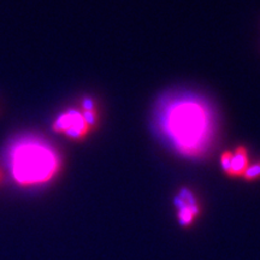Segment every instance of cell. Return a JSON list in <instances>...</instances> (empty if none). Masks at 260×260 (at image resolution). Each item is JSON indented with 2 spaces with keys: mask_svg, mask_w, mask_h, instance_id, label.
I'll return each instance as SVG.
<instances>
[{
  "mask_svg": "<svg viewBox=\"0 0 260 260\" xmlns=\"http://www.w3.org/2000/svg\"><path fill=\"white\" fill-rule=\"evenodd\" d=\"M174 206L177 211V219L181 226L189 228L201 212V206L189 188L182 187L174 197Z\"/></svg>",
  "mask_w": 260,
  "mask_h": 260,
  "instance_id": "277c9868",
  "label": "cell"
},
{
  "mask_svg": "<svg viewBox=\"0 0 260 260\" xmlns=\"http://www.w3.org/2000/svg\"><path fill=\"white\" fill-rule=\"evenodd\" d=\"M59 169V155L45 142L25 140L12 148V175L21 186H34L51 181Z\"/></svg>",
  "mask_w": 260,
  "mask_h": 260,
  "instance_id": "7a4b0ae2",
  "label": "cell"
},
{
  "mask_svg": "<svg viewBox=\"0 0 260 260\" xmlns=\"http://www.w3.org/2000/svg\"><path fill=\"white\" fill-rule=\"evenodd\" d=\"M249 158L248 151L245 146H237L235 151H233V159H232V169H230L229 177L237 178L242 177L247 168L249 167Z\"/></svg>",
  "mask_w": 260,
  "mask_h": 260,
  "instance_id": "5b68a950",
  "label": "cell"
},
{
  "mask_svg": "<svg viewBox=\"0 0 260 260\" xmlns=\"http://www.w3.org/2000/svg\"><path fill=\"white\" fill-rule=\"evenodd\" d=\"M232 159H233V152L232 151H224L220 154V168L226 176L230 175V169H232Z\"/></svg>",
  "mask_w": 260,
  "mask_h": 260,
  "instance_id": "52a82bcc",
  "label": "cell"
},
{
  "mask_svg": "<svg viewBox=\"0 0 260 260\" xmlns=\"http://www.w3.org/2000/svg\"><path fill=\"white\" fill-rule=\"evenodd\" d=\"M242 178L248 182L258 181L260 178V160L253 162V164H249V167L247 168Z\"/></svg>",
  "mask_w": 260,
  "mask_h": 260,
  "instance_id": "8992f818",
  "label": "cell"
},
{
  "mask_svg": "<svg viewBox=\"0 0 260 260\" xmlns=\"http://www.w3.org/2000/svg\"><path fill=\"white\" fill-rule=\"evenodd\" d=\"M2 177H3V174H2V171H0V181H2Z\"/></svg>",
  "mask_w": 260,
  "mask_h": 260,
  "instance_id": "30bf717a",
  "label": "cell"
},
{
  "mask_svg": "<svg viewBox=\"0 0 260 260\" xmlns=\"http://www.w3.org/2000/svg\"><path fill=\"white\" fill-rule=\"evenodd\" d=\"M82 116L84 122L87 123V125L89 126L90 130L95 129L98 124H99V112H98V110L96 111H84L82 112Z\"/></svg>",
  "mask_w": 260,
  "mask_h": 260,
  "instance_id": "ba28073f",
  "label": "cell"
},
{
  "mask_svg": "<svg viewBox=\"0 0 260 260\" xmlns=\"http://www.w3.org/2000/svg\"><path fill=\"white\" fill-rule=\"evenodd\" d=\"M81 110L82 112L84 111H96V102L92 96H84L81 100Z\"/></svg>",
  "mask_w": 260,
  "mask_h": 260,
  "instance_id": "9c48e42d",
  "label": "cell"
},
{
  "mask_svg": "<svg viewBox=\"0 0 260 260\" xmlns=\"http://www.w3.org/2000/svg\"><path fill=\"white\" fill-rule=\"evenodd\" d=\"M52 129L59 134L61 133L73 141H82L92 132L84 122L82 112L75 109L60 113L52 124Z\"/></svg>",
  "mask_w": 260,
  "mask_h": 260,
  "instance_id": "3957f363",
  "label": "cell"
},
{
  "mask_svg": "<svg viewBox=\"0 0 260 260\" xmlns=\"http://www.w3.org/2000/svg\"><path fill=\"white\" fill-rule=\"evenodd\" d=\"M160 122L165 134L182 155L198 157L210 144L211 116L198 100L183 98L168 104Z\"/></svg>",
  "mask_w": 260,
  "mask_h": 260,
  "instance_id": "6da1fadb",
  "label": "cell"
}]
</instances>
